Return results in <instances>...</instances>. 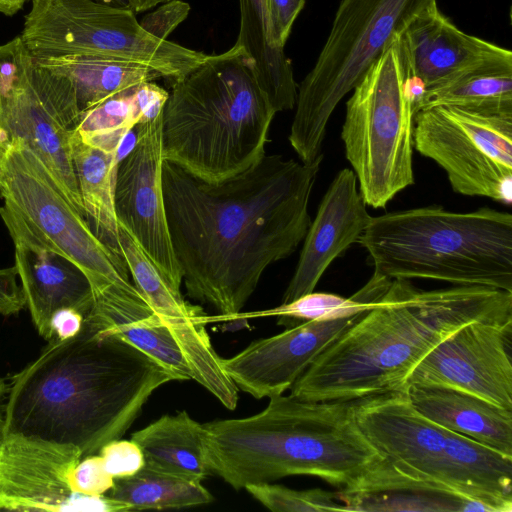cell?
<instances>
[{
	"label": "cell",
	"mask_w": 512,
	"mask_h": 512,
	"mask_svg": "<svg viewBox=\"0 0 512 512\" xmlns=\"http://www.w3.org/2000/svg\"><path fill=\"white\" fill-rule=\"evenodd\" d=\"M323 158L312 163L265 154L218 183L164 160L170 239L188 295L226 321L241 312L264 270L289 257L311 224L308 204Z\"/></svg>",
	"instance_id": "1"
},
{
	"label": "cell",
	"mask_w": 512,
	"mask_h": 512,
	"mask_svg": "<svg viewBox=\"0 0 512 512\" xmlns=\"http://www.w3.org/2000/svg\"><path fill=\"white\" fill-rule=\"evenodd\" d=\"M173 380L175 373L85 317L76 335L49 341L12 377L3 434L72 444L91 456L120 439L151 394Z\"/></svg>",
	"instance_id": "2"
},
{
	"label": "cell",
	"mask_w": 512,
	"mask_h": 512,
	"mask_svg": "<svg viewBox=\"0 0 512 512\" xmlns=\"http://www.w3.org/2000/svg\"><path fill=\"white\" fill-rule=\"evenodd\" d=\"M472 321L512 325V292L480 285L422 290L391 279L383 295L290 387L307 401H353L405 390L421 359Z\"/></svg>",
	"instance_id": "3"
},
{
	"label": "cell",
	"mask_w": 512,
	"mask_h": 512,
	"mask_svg": "<svg viewBox=\"0 0 512 512\" xmlns=\"http://www.w3.org/2000/svg\"><path fill=\"white\" fill-rule=\"evenodd\" d=\"M269 399L255 415L203 424L210 472L235 490L293 475L346 490L382 461L357 426L353 401Z\"/></svg>",
	"instance_id": "4"
},
{
	"label": "cell",
	"mask_w": 512,
	"mask_h": 512,
	"mask_svg": "<svg viewBox=\"0 0 512 512\" xmlns=\"http://www.w3.org/2000/svg\"><path fill=\"white\" fill-rule=\"evenodd\" d=\"M275 114L254 60L234 44L173 80L162 114L164 160L210 183L234 177L266 154Z\"/></svg>",
	"instance_id": "5"
},
{
	"label": "cell",
	"mask_w": 512,
	"mask_h": 512,
	"mask_svg": "<svg viewBox=\"0 0 512 512\" xmlns=\"http://www.w3.org/2000/svg\"><path fill=\"white\" fill-rule=\"evenodd\" d=\"M358 244L374 273L512 292V215L489 207L453 212L438 205L372 217Z\"/></svg>",
	"instance_id": "6"
},
{
	"label": "cell",
	"mask_w": 512,
	"mask_h": 512,
	"mask_svg": "<svg viewBox=\"0 0 512 512\" xmlns=\"http://www.w3.org/2000/svg\"><path fill=\"white\" fill-rule=\"evenodd\" d=\"M437 0H341L328 38L296 97L289 142L303 163L323 158L328 121L393 40Z\"/></svg>",
	"instance_id": "7"
},
{
	"label": "cell",
	"mask_w": 512,
	"mask_h": 512,
	"mask_svg": "<svg viewBox=\"0 0 512 512\" xmlns=\"http://www.w3.org/2000/svg\"><path fill=\"white\" fill-rule=\"evenodd\" d=\"M400 36L372 64L346 102L345 156L367 206L385 208L414 184L413 97Z\"/></svg>",
	"instance_id": "8"
},
{
	"label": "cell",
	"mask_w": 512,
	"mask_h": 512,
	"mask_svg": "<svg viewBox=\"0 0 512 512\" xmlns=\"http://www.w3.org/2000/svg\"><path fill=\"white\" fill-rule=\"evenodd\" d=\"M135 14L96 0H32L20 37L33 58L102 56L148 66L171 80L208 57L152 36Z\"/></svg>",
	"instance_id": "9"
},
{
	"label": "cell",
	"mask_w": 512,
	"mask_h": 512,
	"mask_svg": "<svg viewBox=\"0 0 512 512\" xmlns=\"http://www.w3.org/2000/svg\"><path fill=\"white\" fill-rule=\"evenodd\" d=\"M0 194L46 245L84 272L94 296L136 289L127 267L94 235L51 170L22 140L12 139L3 153Z\"/></svg>",
	"instance_id": "10"
},
{
	"label": "cell",
	"mask_w": 512,
	"mask_h": 512,
	"mask_svg": "<svg viewBox=\"0 0 512 512\" xmlns=\"http://www.w3.org/2000/svg\"><path fill=\"white\" fill-rule=\"evenodd\" d=\"M353 412L358 428L382 461L342 492L455 496L445 483L448 429L422 415L411 403L407 389L353 400Z\"/></svg>",
	"instance_id": "11"
},
{
	"label": "cell",
	"mask_w": 512,
	"mask_h": 512,
	"mask_svg": "<svg viewBox=\"0 0 512 512\" xmlns=\"http://www.w3.org/2000/svg\"><path fill=\"white\" fill-rule=\"evenodd\" d=\"M413 148L446 173L454 192L512 201V112L441 105L415 112Z\"/></svg>",
	"instance_id": "12"
},
{
	"label": "cell",
	"mask_w": 512,
	"mask_h": 512,
	"mask_svg": "<svg viewBox=\"0 0 512 512\" xmlns=\"http://www.w3.org/2000/svg\"><path fill=\"white\" fill-rule=\"evenodd\" d=\"M82 459L72 444L17 433L0 439V511L126 512L104 495L77 492L73 472Z\"/></svg>",
	"instance_id": "13"
},
{
	"label": "cell",
	"mask_w": 512,
	"mask_h": 512,
	"mask_svg": "<svg viewBox=\"0 0 512 512\" xmlns=\"http://www.w3.org/2000/svg\"><path fill=\"white\" fill-rule=\"evenodd\" d=\"M80 116L70 79L32 58L10 101L4 128L9 142L22 140L44 162L85 217L72 159Z\"/></svg>",
	"instance_id": "14"
},
{
	"label": "cell",
	"mask_w": 512,
	"mask_h": 512,
	"mask_svg": "<svg viewBox=\"0 0 512 512\" xmlns=\"http://www.w3.org/2000/svg\"><path fill=\"white\" fill-rule=\"evenodd\" d=\"M162 114L135 127V142L117 165L114 205L119 224L180 290L182 275L170 239L162 187Z\"/></svg>",
	"instance_id": "15"
},
{
	"label": "cell",
	"mask_w": 512,
	"mask_h": 512,
	"mask_svg": "<svg viewBox=\"0 0 512 512\" xmlns=\"http://www.w3.org/2000/svg\"><path fill=\"white\" fill-rule=\"evenodd\" d=\"M511 336L512 325L467 323L421 359L407 386L451 388L512 410Z\"/></svg>",
	"instance_id": "16"
},
{
	"label": "cell",
	"mask_w": 512,
	"mask_h": 512,
	"mask_svg": "<svg viewBox=\"0 0 512 512\" xmlns=\"http://www.w3.org/2000/svg\"><path fill=\"white\" fill-rule=\"evenodd\" d=\"M120 226L122 258L134 285L164 323L191 370L192 379L227 409L238 403V388L224 371L206 330L207 317L200 306L187 302L179 289L162 275L136 240Z\"/></svg>",
	"instance_id": "17"
},
{
	"label": "cell",
	"mask_w": 512,
	"mask_h": 512,
	"mask_svg": "<svg viewBox=\"0 0 512 512\" xmlns=\"http://www.w3.org/2000/svg\"><path fill=\"white\" fill-rule=\"evenodd\" d=\"M0 216L14 245L15 267L26 306L39 335L51 339L55 313L72 309L86 317L93 308L94 294L89 279L71 260L46 245L5 204Z\"/></svg>",
	"instance_id": "18"
},
{
	"label": "cell",
	"mask_w": 512,
	"mask_h": 512,
	"mask_svg": "<svg viewBox=\"0 0 512 512\" xmlns=\"http://www.w3.org/2000/svg\"><path fill=\"white\" fill-rule=\"evenodd\" d=\"M363 312L347 318L299 323L277 335L253 341L230 358H221L222 367L238 390L254 398L283 394Z\"/></svg>",
	"instance_id": "19"
},
{
	"label": "cell",
	"mask_w": 512,
	"mask_h": 512,
	"mask_svg": "<svg viewBox=\"0 0 512 512\" xmlns=\"http://www.w3.org/2000/svg\"><path fill=\"white\" fill-rule=\"evenodd\" d=\"M371 218L354 172L349 168L340 170L303 239L295 272L281 304L313 292L330 264L358 242Z\"/></svg>",
	"instance_id": "20"
},
{
	"label": "cell",
	"mask_w": 512,
	"mask_h": 512,
	"mask_svg": "<svg viewBox=\"0 0 512 512\" xmlns=\"http://www.w3.org/2000/svg\"><path fill=\"white\" fill-rule=\"evenodd\" d=\"M405 67L425 89L483 63L512 58L500 47L457 28L438 7L416 17L400 35Z\"/></svg>",
	"instance_id": "21"
},
{
	"label": "cell",
	"mask_w": 512,
	"mask_h": 512,
	"mask_svg": "<svg viewBox=\"0 0 512 512\" xmlns=\"http://www.w3.org/2000/svg\"><path fill=\"white\" fill-rule=\"evenodd\" d=\"M407 393L429 420L512 457V410L446 387L409 385Z\"/></svg>",
	"instance_id": "22"
},
{
	"label": "cell",
	"mask_w": 512,
	"mask_h": 512,
	"mask_svg": "<svg viewBox=\"0 0 512 512\" xmlns=\"http://www.w3.org/2000/svg\"><path fill=\"white\" fill-rule=\"evenodd\" d=\"M120 153L86 144L76 134L72 159L86 221L94 235L125 267L120 249V227L114 205V188Z\"/></svg>",
	"instance_id": "23"
},
{
	"label": "cell",
	"mask_w": 512,
	"mask_h": 512,
	"mask_svg": "<svg viewBox=\"0 0 512 512\" xmlns=\"http://www.w3.org/2000/svg\"><path fill=\"white\" fill-rule=\"evenodd\" d=\"M168 95L152 81L130 87L82 112L77 134L88 145L120 153L124 139L133 128L162 113Z\"/></svg>",
	"instance_id": "24"
},
{
	"label": "cell",
	"mask_w": 512,
	"mask_h": 512,
	"mask_svg": "<svg viewBox=\"0 0 512 512\" xmlns=\"http://www.w3.org/2000/svg\"><path fill=\"white\" fill-rule=\"evenodd\" d=\"M145 465L166 472L204 480L211 474L203 424L186 411L164 415L134 432Z\"/></svg>",
	"instance_id": "25"
},
{
	"label": "cell",
	"mask_w": 512,
	"mask_h": 512,
	"mask_svg": "<svg viewBox=\"0 0 512 512\" xmlns=\"http://www.w3.org/2000/svg\"><path fill=\"white\" fill-rule=\"evenodd\" d=\"M86 317L158 361L179 380L192 379L176 341L148 303L94 304Z\"/></svg>",
	"instance_id": "26"
},
{
	"label": "cell",
	"mask_w": 512,
	"mask_h": 512,
	"mask_svg": "<svg viewBox=\"0 0 512 512\" xmlns=\"http://www.w3.org/2000/svg\"><path fill=\"white\" fill-rule=\"evenodd\" d=\"M240 27L236 45L256 65L258 82L275 112L293 109L297 97L292 64L284 50L271 47L265 0H239Z\"/></svg>",
	"instance_id": "27"
},
{
	"label": "cell",
	"mask_w": 512,
	"mask_h": 512,
	"mask_svg": "<svg viewBox=\"0 0 512 512\" xmlns=\"http://www.w3.org/2000/svg\"><path fill=\"white\" fill-rule=\"evenodd\" d=\"M33 60L70 79L81 113L114 94L161 77L158 72L148 66L95 55L33 58Z\"/></svg>",
	"instance_id": "28"
},
{
	"label": "cell",
	"mask_w": 512,
	"mask_h": 512,
	"mask_svg": "<svg viewBox=\"0 0 512 512\" xmlns=\"http://www.w3.org/2000/svg\"><path fill=\"white\" fill-rule=\"evenodd\" d=\"M441 105L512 112V58L483 63L425 89L413 111Z\"/></svg>",
	"instance_id": "29"
},
{
	"label": "cell",
	"mask_w": 512,
	"mask_h": 512,
	"mask_svg": "<svg viewBox=\"0 0 512 512\" xmlns=\"http://www.w3.org/2000/svg\"><path fill=\"white\" fill-rule=\"evenodd\" d=\"M106 495L131 510L184 508L213 501L201 480L147 465L132 476L114 479Z\"/></svg>",
	"instance_id": "30"
},
{
	"label": "cell",
	"mask_w": 512,
	"mask_h": 512,
	"mask_svg": "<svg viewBox=\"0 0 512 512\" xmlns=\"http://www.w3.org/2000/svg\"><path fill=\"white\" fill-rule=\"evenodd\" d=\"M391 279L373 273L370 280L349 298L333 293L310 292L275 308L239 312L226 321L278 316V324L289 327L314 320H333L354 316L369 309L386 291Z\"/></svg>",
	"instance_id": "31"
},
{
	"label": "cell",
	"mask_w": 512,
	"mask_h": 512,
	"mask_svg": "<svg viewBox=\"0 0 512 512\" xmlns=\"http://www.w3.org/2000/svg\"><path fill=\"white\" fill-rule=\"evenodd\" d=\"M244 489L274 512L346 511L340 492L321 489L294 490L272 482L250 484Z\"/></svg>",
	"instance_id": "32"
},
{
	"label": "cell",
	"mask_w": 512,
	"mask_h": 512,
	"mask_svg": "<svg viewBox=\"0 0 512 512\" xmlns=\"http://www.w3.org/2000/svg\"><path fill=\"white\" fill-rule=\"evenodd\" d=\"M30 62L31 55L20 35L0 45V163L9 143L4 128L7 109Z\"/></svg>",
	"instance_id": "33"
},
{
	"label": "cell",
	"mask_w": 512,
	"mask_h": 512,
	"mask_svg": "<svg viewBox=\"0 0 512 512\" xmlns=\"http://www.w3.org/2000/svg\"><path fill=\"white\" fill-rule=\"evenodd\" d=\"M98 453L114 479L132 476L145 465L143 452L133 440L110 441Z\"/></svg>",
	"instance_id": "34"
},
{
	"label": "cell",
	"mask_w": 512,
	"mask_h": 512,
	"mask_svg": "<svg viewBox=\"0 0 512 512\" xmlns=\"http://www.w3.org/2000/svg\"><path fill=\"white\" fill-rule=\"evenodd\" d=\"M305 0H265L268 38L272 48L284 50L291 28Z\"/></svg>",
	"instance_id": "35"
},
{
	"label": "cell",
	"mask_w": 512,
	"mask_h": 512,
	"mask_svg": "<svg viewBox=\"0 0 512 512\" xmlns=\"http://www.w3.org/2000/svg\"><path fill=\"white\" fill-rule=\"evenodd\" d=\"M72 484L77 492L88 495H104L114 485V478L106 471L102 457L98 454L81 459L76 466Z\"/></svg>",
	"instance_id": "36"
},
{
	"label": "cell",
	"mask_w": 512,
	"mask_h": 512,
	"mask_svg": "<svg viewBox=\"0 0 512 512\" xmlns=\"http://www.w3.org/2000/svg\"><path fill=\"white\" fill-rule=\"evenodd\" d=\"M190 5L181 0L162 3L139 21L140 26L152 36L167 40L169 35L188 17Z\"/></svg>",
	"instance_id": "37"
},
{
	"label": "cell",
	"mask_w": 512,
	"mask_h": 512,
	"mask_svg": "<svg viewBox=\"0 0 512 512\" xmlns=\"http://www.w3.org/2000/svg\"><path fill=\"white\" fill-rule=\"evenodd\" d=\"M17 277L15 266L0 268V315L17 314L26 306L23 290L17 282Z\"/></svg>",
	"instance_id": "38"
},
{
	"label": "cell",
	"mask_w": 512,
	"mask_h": 512,
	"mask_svg": "<svg viewBox=\"0 0 512 512\" xmlns=\"http://www.w3.org/2000/svg\"><path fill=\"white\" fill-rule=\"evenodd\" d=\"M84 319L85 317L82 314L72 309L58 311L51 320L50 341L65 340L73 337L81 330Z\"/></svg>",
	"instance_id": "39"
},
{
	"label": "cell",
	"mask_w": 512,
	"mask_h": 512,
	"mask_svg": "<svg viewBox=\"0 0 512 512\" xmlns=\"http://www.w3.org/2000/svg\"><path fill=\"white\" fill-rule=\"evenodd\" d=\"M29 0H0V13L6 16H13L22 9Z\"/></svg>",
	"instance_id": "40"
},
{
	"label": "cell",
	"mask_w": 512,
	"mask_h": 512,
	"mask_svg": "<svg viewBox=\"0 0 512 512\" xmlns=\"http://www.w3.org/2000/svg\"><path fill=\"white\" fill-rule=\"evenodd\" d=\"M170 0H130V8L134 13H139L151 9L159 4Z\"/></svg>",
	"instance_id": "41"
},
{
	"label": "cell",
	"mask_w": 512,
	"mask_h": 512,
	"mask_svg": "<svg viewBox=\"0 0 512 512\" xmlns=\"http://www.w3.org/2000/svg\"><path fill=\"white\" fill-rule=\"evenodd\" d=\"M6 392H7V386L4 382V380L0 377V439L3 436V429H4V414L1 409V403H2V400L4 399Z\"/></svg>",
	"instance_id": "42"
},
{
	"label": "cell",
	"mask_w": 512,
	"mask_h": 512,
	"mask_svg": "<svg viewBox=\"0 0 512 512\" xmlns=\"http://www.w3.org/2000/svg\"><path fill=\"white\" fill-rule=\"evenodd\" d=\"M96 1L108 4V5L116 6V7L130 8V0H96Z\"/></svg>",
	"instance_id": "43"
}]
</instances>
